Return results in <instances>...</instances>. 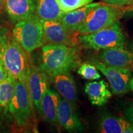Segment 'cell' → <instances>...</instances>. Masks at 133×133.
Here are the masks:
<instances>
[{"label": "cell", "mask_w": 133, "mask_h": 133, "mask_svg": "<svg viewBox=\"0 0 133 133\" xmlns=\"http://www.w3.org/2000/svg\"><path fill=\"white\" fill-rule=\"evenodd\" d=\"M79 64L78 50L75 46L52 43L43 46L39 67L49 78L59 73L75 70Z\"/></svg>", "instance_id": "6da1fadb"}, {"label": "cell", "mask_w": 133, "mask_h": 133, "mask_svg": "<svg viewBox=\"0 0 133 133\" xmlns=\"http://www.w3.org/2000/svg\"><path fill=\"white\" fill-rule=\"evenodd\" d=\"M28 54L13 38L9 39L0 53V59L4 64L9 75L25 83L31 62Z\"/></svg>", "instance_id": "7a4b0ae2"}, {"label": "cell", "mask_w": 133, "mask_h": 133, "mask_svg": "<svg viewBox=\"0 0 133 133\" xmlns=\"http://www.w3.org/2000/svg\"><path fill=\"white\" fill-rule=\"evenodd\" d=\"M12 38L29 54L42 47L44 39L41 20L35 14L18 22L13 29Z\"/></svg>", "instance_id": "3957f363"}, {"label": "cell", "mask_w": 133, "mask_h": 133, "mask_svg": "<svg viewBox=\"0 0 133 133\" xmlns=\"http://www.w3.org/2000/svg\"><path fill=\"white\" fill-rule=\"evenodd\" d=\"M125 39L119 22L94 33L78 36V43L83 47L97 51L110 48H124Z\"/></svg>", "instance_id": "277c9868"}, {"label": "cell", "mask_w": 133, "mask_h": 133, "mask_svg": "<svg viewBox=\"0 0 133 133\" xmlns=\"http://www.w3.org/2000/svg\"><path fill=\"white\" fill-rule=\"evenodd\" d=\"M122 15L123 11L119 7L101 4L91 10L76 32L87 35L109 27L118 22Z\"/></svg>", "instance_id": "5b68a950"}, {"label": "cell", "mask_w": 133, "mask_h": 133, "mask_svg": "<svg viewBox=\"0 0 133 133\" xmlns=\"http://www.w3.org/2000/svg\"><path fill=\"white\" fill-rule=\"evenodd\" d=\"M33 105L26 83L17 80L14 95L9 104V112L19 126H24L29 121Z\"/></svg>", "instance_id": "8992f818"}, {"label": "cell", "mask_w": 133, "mask_h": 133, "mask_svg": "<svg viewBox=\"0 0 133 133\" xmlns=\"http://www.w3.org/2000/svg\"><path fill=\"white\" fill-rule=\"evenodd\" d=\"M91 63L105 76L115 94H123L130 90L132 77L130 70L109 66L97 59H93Z\"/></svg>", "instance_id": "52a82bcc"}, {"label": "cell", "mask_w": 133, "mask_h": 133, "mask_svg": "<svg viewBox=\"0 0 133 133\" xmlns=\"http://www.w3.org/2000/svg\"><path fill=\"white\" fill-rule=\"evenodd\" d=\"M41 22L44 41L69 46H75L78 43V33L67 30L59 21L41 20Z\"/></svg>", "instance_id": "ba28073f"}, {"label": "cell", "mask_w": 133, "mask_h": 133, "mask_svg": "<svg viewBox=\"0 0 133 133\" xmlns=\"http://www.w3.org/2000/svg\"><path fill=\"white\" fill-rule=\"evenodd\" d=\"M48 80L49 78L46 73L31 62L26 84L33 105L38 113L40 110L41 100L48 89Z\"/></svg>", "instance_id": "9c48e42d"}, {"label": "cell", "mask_w": 133, "mask_h": 133, "mask_svg": "<svg viewBox=\"0 0 133 133\" xmlns=\"http://www.w3.org/2000/svg\"><path fill=\"white\" fill-rule=\"evenodd\" d=\"M36 0H4V8L14 24L35 14Z\"/></svg>", "instance_id": "30bf717a"}, {"label": "cell", "mask_w": 133, "mask_h": 133, "mask_svg": "<svg viewBox=\"0 0 133 133\" xmlns=\"http://www.w3.org/2000/svg\"><path fill=\"white\" fill-rule=\"evenodd\" d=\"M50 79L59 95L74 105L77 100V91L70 71L59 73L50 78Z\"/></svg>", "instance_id": "8fae6325"}, {"label": "cell", "mask_w": 133, "mask_h": 133, "mask_svg": "<svg viewBox=\"0 0 133 133\" xmlns=\"http://www.w3.org/2000/svg\"><path fill=\"white\" fill-rule=\"evenodd\" d=\"M58 123L69 132H81L83 126L75 111L74 105L61 97L58 109Z\"/></svg>", "instance_id": "7c38bea8"}, {"label": "cell", "mask_w": 133, "mask_h": 133, "mask_svg": "<svg viewBox=\"0 0 133 133\" xmlns=\"http://www.w3.org/2000/svg\"><path fill=\"white\" fill-rule=\"evenodd\" d=\"M100 61L109 66L130 69L133 66V53L124 48L102 49L99 54Z\"/></svg>", "instance_id": "4fadbf2b"}, {"label": "cell", "mask_w": 133, "mask_h": 133, "mask_svg": "<svg viewBox=\"0 0 133 133\" xmlns=\"http://www.w3.org/2000/svg\"><path fill=\"white\" fill-rule=\"evenodd\" d=\"M61 96L57 92L48 88L41 100L39 114L44 120L51 123H58V109Z\"/></svg>", "instance_id": "5bb4252c"}, {"label": "cell", "mask_w": 133, "mask_h": 133, "mask_svg": "<svg viewBox=\"0 0 133 133\" xmlns=\"http://www.w3.org/2000/svg\"><path fill=\"white\" fill-rule=\"evenodd\" d=\"M101 4L100 3H89L83 7L65 13L59 22L67 30L72 33H77V29L84 22L91 10Z\"/></svg>", "instance_id": "9a60e30c"}, {"label": "cell", "mask_w": 133, "mask_h": 133, "mask_svg": "<svg viewBox=\"0 0 133 133\" xmlns=\"http://www.w3.org/2000/svg\"><path fill=\"white\" fill-rule=\"evenodd\" d=\"M84 91L91 104L99 107L105 104L112 96L108 84L104 80L86 83Z\"/></svg>", "instance_id": "2e32d148"}, {"label": "cell", "mask_w": 133, "mask_h": 133, "mask_svg": "<svg viewBox=\"0 0 133 133\" xmlns=\"http://www.w3.org/2000/svg\"><path fill=\"white\" fill-rule=\"evenodd\" d=\"M57 0H36V14L41 21H60L64 14Z\"/></svg>", "instance_id": "e0dca14e"}, {"label": "cell", "mask_w": 133, "mask_h": 133, "mask_svg": "<svg viewBox=\"0 0 133 133\" xmlns=\"http://www.w3.org/2000/svg\"><path fill=\"white\" fill-rule=\"evenodd\" d=\"M17 79L9 75L0 83V114H6L14 95Z\"/></svg>", "instance_id": "ac0fdd59"}, {"label": "cell", "mask_w": 133, "mask_h": 133, "mask_svg": "<svg viewBox=\"0 0 133 133\" xmlns=\"http://www.w3.org/2000/svg\"><path fill=\"white\" fill-rule=\"evenodd\" d=\"M99 128L101 132L123 133L119 118L110 113H105L101 116Z\"/></svg>", "instance_id": "d6986e66"}, {"label": "cell", "mask_w": 133, "mask_h": 133, "mask_svg": "<svg viewBox=\"0 0 133 133\" xmlns=\"http://www.w3.org/2000/svg\"><path fill=\"white\" fill-rule=\"evenodd\" d=\"M78 74L83 78L88 80H99L101 78V75L96 66L94 65L87 63H84L79 66Z\"/></svg>", "instance_id": "ffe728a7"}, {"label": "cell", "mask_w": 133, "mask_h": 133, "mask_svg": "<svg viewBox=\"0 0 133 133\" xmlns=\"http://www.w3.org/2000/svg\"><path fill=\"white\" fill-rule=\"evenodd\" d=\"M94 1V0H57L60 8L65 13L86 6Z\"/></svg>", "instance_id": "44dd1931"}, {"label": "cell", "mask_w": 133, "mask_h": 133, "mask_svg": "<svg viewBox=\"0 0 133 133\" xmlns=\"http://www.w3.org/2000/svg\"><path fill=\"white\" fill-rule=\"evenodd\" d=\"M9 30L6 27L0 25V53L3 51V48L7 44L9 38L8 35Z\"/></svg>", "instance_id": "7402d4cb"}, {"label": "cell", "mask_w": 133, "mask_h": 133, "mask_svg": "<svg viewBox=\"0 0 133 133\" xmlns=\"http://www.w3.org/2000/svg\"><path fill=\"white\" fill-rule=\"evenodd\" d=\"M123 133H133V124L125 118H119Z\"/></svg>", "instance_id": "603a6c76"}, {"label": "cell", "mask_w": 133, "mask_h": 133, "mask_svg": "<svg viewBox=\"0 0 133 133\" xmlns=\"http://www.w3.org/2000/svg\"><path fill=\"white\" fill-rule=\"evenodd\" d=\"M102 1L107 4L119 8L123 7L126 5H129L132 3L131 0H102Z\"/></svg>", "instance_id": "cb8c5ba5"}, {"label": "cell", "mask_w": 133, "mask_h": 133, "mask_svg": "<svg viewBox=\"0 0 133 133\" xmlns=\"http://www.w3.org/2000/svg\"><path fill=\"white\" fill-rule=\"evenodd\" d=\"M124 118L133 124V102H129L124 111Z\"/></svg>", "instance_id": "d4e9b609"}, {"label": "cell", "mask_w": 133, "mask_h": 133, "mask_svg": "<svg viewBox=\"0 0 133 133\" xmlns=\"http://www.w3.org/2000/svg\"><path fill=\"white\" fill-rule=\"evenodd\" d=\"M9 76L7 70L4 66L2 61L0 59V83L5 80Z\"/></svg>", "instance_id": "484cf974"}, {"label": "cell", "mask_w": 133, "mask_h": 133, "mask_svg": "<svg viewBox=\"0 0 133 133\" xmlns=\"http://www.w3.org/2000/svg\"><path fill=\"white\" fill-rule=\"evenodd\" d=\"M4 131V125L3 123V121L1 117L0 116V132Z\"/></svg>", "instance_id": "4316f807"}, {"label": "cell", "mask_w": 133, "mask_h": 133, "mask_svg": "<svg viewBox=\"0 0 133 133\" xmlns=\"http://www.w3.org/2000/svg\"><path fill=\"white\" fill-rule=\"evenodd\" d=\"M4 0H0V15L3 12V8H4Z\"/></svg>", "instance_id": "83f0119b"}, {"label": "cell", "mask_w": 133, "mask_h": 133, "mask_svg": "<svg viewBox=\"0 0 133 133\" xmlns=\"http://www.w3.org/2000/svg\"><path fill=\"white\" fill-rule=\"evenodd\" d=\"M130 87H131V89L133 91V77H132V78L131 79L130 81Z\"/></svg>", "instance_id": "f1b7e54d"}, {"label": "cell", "mask_w": 133, "mask_h": 133, "mask_svg": "<svg viewBox=\"0 0 133 133\" xmlns=\"http://www.w3.org/2000/svg\"><path fill=\"white\" fill-rule=\"evenodd\" d=\"M130 49H131V52H132L133 53V42L132 43V44H131V45L130 46Z\"/></svg>", "instance_id": "f546056e"}, {"label": "cell", "mask_w": 133, "mask_h": 133, "mask_svg": "<svg viewBox=\"0 0 133 133\" xmlns=\"http://www.w3.org/2000/svg\"><path fill=\"white\" fill-rule=\"evenodd\" d=\"M131 1H133V0H131Z\"/></svg>", "instance_id": "4dcf8cb0"}]
</instances>
